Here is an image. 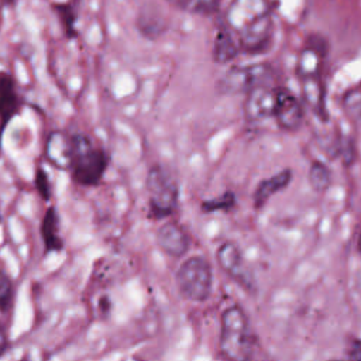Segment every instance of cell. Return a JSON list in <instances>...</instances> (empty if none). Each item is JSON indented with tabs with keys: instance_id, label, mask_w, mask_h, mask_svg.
<instances>
[{
	"instance_id": "cell-8",
	"label": "cell",
	"mask_w": 361,
	"mask_h": 361,
	"mask_svg": "<svg viewBox=\"0 0 361 361\" xmlns=\"http://www.w3.org/2000/svg\"><path fill=\"white\" fill-rule=\"evenodd\" d=\"M24 97L20 93L18 82L13 73L0 69V149L7 126L23 110Z\"/></svg>"
},
{
	"instance_id": "cell-2",
	"label": "cell",
	"mask_w": 361,
	"mask_h": 361,
	"mask_svg": "<svg viewBox=\"0 0 361 361\" xmlns=\"http://www.w3.org/2000/svg\"><path fill=\"white\" fill-rule=\"evenodd\" d=\"M71 179L85 188L97 186L110 165V154L83 133H72Z\"/></svg>"
},
{
	"instance_id": "cell-1",
	"label": "cell",
	"mask_w": 361,
	"mask_h": 361,
	"mask_svg": "<svg viewBox=\"0 0 361 361\" xmlns=\"http://www.w3.org/2000/svg\"><path fill=\"white\" fill-rule=\"evenodd\" d=\"M220 354L227 361H251L254 334L247 313L238 305L228 306L220 317Z\"/></svg>"
},
{
	"instance_id": "cell-3",
	"label": "cell",
	"mask_w": 361,
	"mask_h": 361,
	"mask_svg": "<svg viewBox=\"0 0 361 361\" xmlns=\"http://www.w3.org/2000/svg\"><path fill=\"white\" fill-rule=\"evenodd\" d=\"M148 212L154 220L172 216L179 203V186L175 178L162 166L151 165L145 176Z\"/></svg>"
},
{
	"instance_id": "cell-12",
	"label": "cell",
	"mask_w": 361,
	"mask_h": 361,
	"mask_svg": "<svg viewBox=\"0 0 361 361\" xmlns=\"http://www.w3.org/2000/svg\"><path fill=\"white\" fill-rule=\"evenodd\" d=\"M44 155L54 168L69 172L72 162V135L62 130H52L45 140Z\"/></svg>"
},
{
	"instance_id": "cell-26",
	"label": "cell",
	"mask_w": 361,
	"mask_h": 361,
	"mask_svg": "<svg viewBox=\"0 0 361 361\" xmlns=\"http://www.w3.org/2000/svg\"><path fill=\"white\" fill-rule=\"evenodd\" d=\"M7 347H8V338H7V334H6V330H4L3 324L0 323V358L7 351Z\"/></svg>"
},
{
	"instance_id": "cell-6",
	"label": "cell",
	"mask_w": 361,
	"mask_h": 361,
	"mask_svg": "<svg viewBox=\"0 0 361 361\" xmlns=\"http://www.w3.org/2000/svg\"><path fill=\"white\" fill-rule=\"evenodd\" d=\"M268 14L269 8L267 0H231L224 13V24L238 35Z\"/></svg>"
},
{
	"instance_id": "cell-4",
	"label": "cell",
	"mask_w": 361,
	"mask_h": 361,
	"mask_svg": "<svg viewBox=\"0 0 361 361\" xmlns=\"http://www.w3.org/2000/svg\"><path fill=\"white\" fill-rule=\"evenodd\" d=\"M180 295L190 302H204L209 299L213 286V271L210 262L200 255L185 259L175 275Z\"/></svg>"
},
{
	"instance_id": "cell-5",
	"label": "cell",
	"mask_w": 361,
	"mask_h": 361,
	"mask_svg": "<svg viewBox=\"0 0 361 361\" xmlns=\"http://www.w3.org/2000/svg\"><path fill=\"white\" fill-rule=\"evenodd\" d=\"M271 76V69L267 65L231 66L217 82V90L223 94L247 93L252 87L265 85Z\"/></svg>"
},
{
	"instance_id": "cell-13",
	"label": "cell",
	"mask_w": 361,
	"mask_h": 361,
	"mask_svg": "<svg viewBox=\"0 0 361 361\" xmlns=\"http://www.w3.org/2000/svg\"><path fill=\"white\" fill-rule=\"evenodd\" d=\"M272 32V18L271 14L259 18L248 28L241 31L237 38L240 47L245 52H258L261 51L269 41Z\"/></svg>"
},
{
	"instance_id": "cell-18",
	"label": "cell",
	"mask_w": 361,
	"mask_h": 361,
	"mask_svg": "<svg viewBox=\"0 0 361 361\" xmlns=\"http://www.w3.org/2000/svg\"><path fill=\"white\" fill-rule=\"evenodd\" d=\"M51 8L56 14L59 24L62 27L63 35L68 39H75L78 37V4L75 0L71 1H55L51 4Z\"/></svg>"
},
{
	"instance_id": "cell-14",
	"label": "cell",
	"mask_w": 361,
	"mask_h": 361,
	"mask_svg": "<svg viewBox=\"0 0 361 361\" xmlns=\"http://www.w3.org/2000/svg\"><path fill=\"white\" fill-rule=\"evenodd\" d=\"M241 51L237 35L226 25H220L213 39L212 58L216 63H227L233 61Z\"/></svg>"
},
{
	"instance_id": "cell-9",
	"label": "cell",
	"mask_w": 361,
	"mask_h": 361,
	"mask_svg": "<svg viewBox=\"0 0 361 361\" xmlns=\"http://www.w3.org/2000/svg\"><path fill=\"white\" fill-rule=\"evenodd\" d=\"M275 100L276 90L271 89L268 85L252 87L250 92H247L243 106L245 118L250 121H259L271 116L274 117Z\"/></svg>"
},
{
	"instance_id": "cell-24",
	"label": "cell",
	"mask_w": 361,
	"mask_h": 361,
	"mask_svg": "<svg viewBox=\"0 0 361 361\" xmlns=\"http://www.w3.org/2000/svg\"><path fill=\"white\" fill-rule=\"evenodd\" d=\"M34 186L42 200L48 202L51 199V180L41 164H38L34 171Z\"/></svg>"
},
{
	"instance_id": "cell-11",
	"label": "cell",
	"mask_w": 361,
	"mask_h": 361,
	"mask_svg": "<svg viewBox=\"0 0 361 361\" xmlns=\"http://www.w3.org/2000/svg\"><path fill=\"white\" fill-rule=\"evenodd\" d=\"M274 117L283 130L295 131L302 126L303 109L300 102L286 89L276 90Z\"/></svg>"
},
{
	"instance_id": "cell-19",
	"label": "cell",
	"mask_w": 361,
	"mask_h": 361,
	"mask_svg": "<svg viewBox=\"0 0 361 361\" xmlns=\"http://www.w3.org/2000/svg\"><path fill=\"white\" fill-rule=\"evenodd\" d=\"M172 8L189 13V14H200L210 16L214 14L221 4V0H165Z\"/></svg>"
},
{
	"instance_id": "cell-10",
	"label": "cell",
	"mask_w": 361,
	"mask_h": 361,
	"mask_svg": "<svg viewBox=\"0 0 361 361\" xmlns=\"http://www.w3.org/2000/svg\"><path fill=\"white\" fill-rule=\"evenodd\" d=\"M155 241L159 250L171 258H182L190 247L188 233L175 221L164 223L157 231Z\"/></svg>"
},
{
	"instance_id": "cell-21",
	"label": "cell",
	"mask_w": 361,
	"mask_h": 361,
	"mask_svg": "<svg viewBox=\"0 0 361 361\" xmlns=\"http://www.w3.org/2000/svg\"><path fill=\"white\" fill-rule=\"evenodd\" d=\"M309 183L313 190L324 192L330 185V171L322 162H313L309 169Z\"/></svg>"
},
{
	"instance_id": "cell-22",
	"label": "cell",
	"mask_w": 361,
	"mask_h": 361,
	"mask_svg": "<svg viewBox=\"0 0 361 361\" xmlns=\"http://www.w3.org/2000/svg\"><path fill=\"white\" fill-rule=\"evenodd\" d=\"M343 106L345 113L361 123V86L348 90L343 99Z\"/></svg>"
},
{
	"instance_id": "cell-15",
	"label": "cell",
	"mask_w": 361,
	"mask_h": 361,
	"mask_svg": "<svg viewBox=\"0 0 361 361\" xmlns=\"http://www.w3.org/2000/svg\"><path fill=\"white\" fill-rule=\"evenodd\" d=\"M135 27L138 32L147 39H157L168 30V24L164 16L151 6H144L140 10L135 18Z\"/></svg>"
},
{
	"instance_id": "cell-16",
	"label": "cell",
	"mask_w": 361,
	"mask_h": 361,
	"mask_svg": "<svg viewBox=\"0 0 361 361\" xmlns=\"http://www.w3.org/2000/svg\"><path fill=\"white\" fill-rule=\"evenodd\" d=\"M39 234L47 252H59L63 250V241L59 235V214L55 206H49L42 216Z\"/></svg>"
},
{
	"instance_id": "cell-7",
	"label": "cell",
	"mask_w": 361,
	"mask_h": 361,
	"mask_svg": "<svg viewBox=\"0 0 361 361\" xmlns=\"http://www.w3.org/2000/svg\"><path fill=\"white\" fill-rule=\"evenodd\" d=\"M216 259L220 268L244 289L254 288V276L250 267L245 264L241 250L237 244L226 241L216 251Z\"/></svg>"
},
{
	"instance_id": "cell-23",
	"label": "cell",
	"mask_w": 361,
	"mask_h": 361,
	"mask_svg": "<svg viewBox=\"0 0 361 361\" xmlns=\"http://www.w3.org/2000/svg\"><path fill=\"white\" fill-rule=\"evenodd\" d=\"M13 298H14V288H13V281L10 276L0 271V313L6 314L11 305H13Z\"/></svg>"
},
{
	"instance_id": "cell-27",
	"label": "cell",
	"mask_w": 361,
	"mask_h": 361,
	"mask_svg": "<svg viewBox=\"0 0 361 361\" xmlns=\"http://www.w3.org/2000/svg\"><path fill=\"white\" fill-rule=\"evenodd\" d=\"M18 3V0H0V4L4 7H13Z\"/></svg>"
},
{
	"instance_id": "cell-25",
	"label": "cell",
	"mask_w": 361,
	"mask_h": 361,
	"mask_svg": "<svg viewBox=\"0 0 361 361\" xmlns=\"http://www.w3.org/2000/svg\"><path fill=\"white\" fill-rule=\"evenodd\" d=\"M234 195L230 192H226L214 199L204 200L202 203V210L206 213H213V212H220V210H228L234 206Z\"/></svg>"
},
{
	"instance_id": "cell-30",
	"label": "cell",
	"mask_w": 361,
	"mask_h": 361,
	"mask_svg": "<svg viewBox=\"0 0 361 361\" xmlns=\"http://www.w3.org/2000/svg\"><path fill=\"white\" fill-rule=\"evenodd\" d=\"M21 361H25V360H21Z\"/></svg>"
},
{
	"instance_id": "cell-28",
	"label": "cell",
	"mask_w": 361,
	"mask_h": 361,
	"mask_svg": "<svg viewBox=\"0 0 361 361\" xmlns=\"http://www.w3.org/2000/svg\"><path fill=\"white\" fill-rule=\"evenodd\" d=\"M358 251L361 252V233H360V237H358Z\"/></svg>"
},
{
	"instance_id": "cell-20",
	"label": "cell",
	"mask_w": 361,
	"mask_h": 361,
	"mask_svg": "<svg viewBox=\"0 0 361 361\" xmlns=\"http://www.w3.org/2000/svg\"><path fill=\"white\" fill-rule=\"evenodd\" d=\"M302 90H303V97L306 104H309L313 110H319L323 102V90H322L320 80L317 79V75L303 76Z\"/></svg>"
},
{
	"instance_id": "cell-29",
	"label": "cell",
	"mask_w": 361,
	"mask_h": 361,
	"mask_svg": "<svg viewBox=\"0 0 361 361\" xmlns=\"http://www.w3.org/2000/svg\"><path fill=\"white\" fill-rule=\"evenodd\" d=\"M331 361H336V360H331ZM340 361H355V360H340Z\"/></svg>"
},
{
	"instance_id": "cell-17",
	"label": "cell",
	"mask_w": 361,
	"mask_h": 361,
	"mask_svg": "<svg viewBox=\"0 0 361 361\" xmlns=\"http://www.w3.org/2000/svg\"><path fill=\"white\" fill-rule=\"evenodd\" d=\"M290 171L285 169L281 171L278 173H275L274 176L262 180L254 193V204L257 209H259L261 206H264L267 203V200L274 196L276 192L282 190L283 188L288 186V183L290 182Z\"/></svg>"
}]
</instances>
